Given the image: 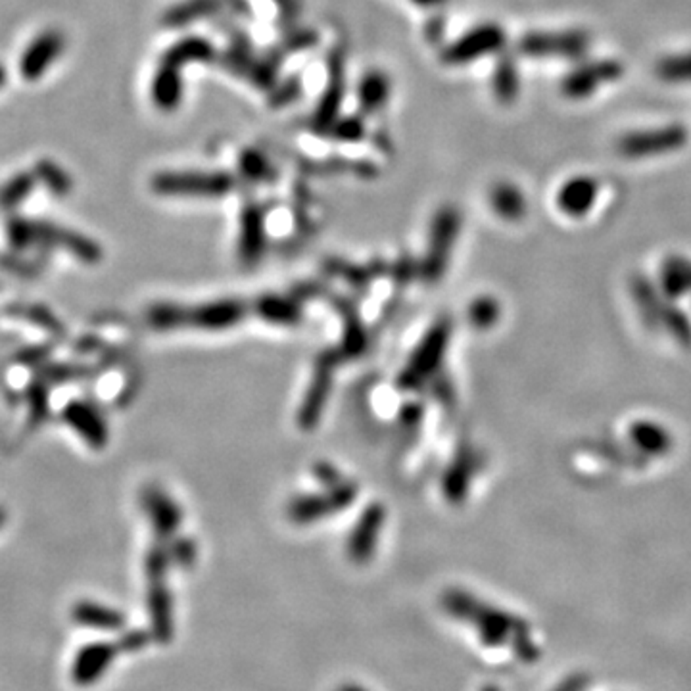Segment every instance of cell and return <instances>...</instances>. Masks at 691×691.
Returning <instances> with one entry per match:
<instances>
[{"label":"cell","instance_id":"obj_6","mask_svg":"<svg viewBox=\"0 0 691 691\" xmlns=\"http://www.w3.org/2000/svg\"><path fill=\"white\" fill-rule=\"evenodd\" d=\"M459 231V213L453 208L440 210L431 231V246L425 261V279L436 282L448 267L451 248Z\"/></svg>","mask_w":691,"mask_h":691},{"label":"cell","instance_id":"obj_17","mask_svg":"<svg viewBox=\"0 0 691 691\" xmlns=\"http://www.w3.org/2000/svg\"><path fill=\"white\" fill-rule=\"evenodd\" d=\"M492 208L499 217L507 219V222H516L526 212V202L523 193L511 183H499L492 188L490 194Z\"/></svg>","mask_w":691,"mask_h":691},{"label":"cell","instance_id":"obj_18","mask_svg":"<svg viewBox=\"0 0 691 691\" xmlns=\"http://www.w3.org/2000/svg\"><path fill=\"white\" fill-rule=\"evenodd\" d=\"M152 97L160 108L171 109L181 99V80L179 70L171 64H162V68L156 73V80L152 83Z\"/></svg>","mask_w":691,"mask_h":691},{"label":"cell","instance_id":"obj_27","mask_svg":"<svg viewBox=\"0 0 691 691\" xmlns=\"http://www.w3.org/2000/svg\"><path fill=\"white\" fill-rule=\"evenodd\" d=\"M665 287L678 292L691 287V261L686 258H670L665 265Z\"/></svg>","mask_w":691,"mask_h":691},{"label":"cell","instance_id":"obj_8","mask_svg":"<svg viewBox=\"0 0 691 691\" xmlns=\"http://www.w3.org/2000/svg\"><path fill=\"white\" fill-rule=\"evenodd\" d=\"M357 490L354 484H336L335 488L325 496H308L296 499L290 506V518L298 525L317 521L321 516L336 513L348 507L355 499Z\"/></svg>","mask_w":691,"mask_h":691},{"label":"cell","instance_id":"obj_2","mask_svg":"<svg viewBox=\"0 0 691 691\" xmlns=\"http://www.w3.org/2000/svg\"><path fill=\"white\" fill-rule=\"evenodd\" d=\"M689 133L684 125H665V128L655 129H641L632 131L620 137L619 140V152L624 158L630 160H641L651 158V156H661L667 152L680 150L687 145Z\"/></svg>","mask_w":691,"mask_h":691},{"label":"cell","instance_id":"obj_23","mask_svg":"<svg viewBox=\"0 0 691 691\" xmlns=\"http://www.w3.org/2000/svg\"><path fill=\"white\" fill-rule=\"evenodd\" d=\"M657 75L667 83H691V52L663 58L657 64Z\"/></svg>","mask_w":691,"mask_h":691},{"label":"cell","instance_id":"obj_33","mask_svg":"<svg viewBox=\"0 0 691 691\" xmlns=\"http://www.w3.org/2000/svg\"><path fill=\"white\" fill-rule=\"evenodd\" d=\"M336 691H371L369 687H365L364 684H357V682H346L342 684L340 687H336Z\"/></svg>","mask_w":691,"mask_h":691},{"label":"cell","instance_id":"obj_36","mask_svg":"<svg viewBox=\"0 0 691 691\" xmlns=\"http://www.w3.org/2000/svg\"><path fill=\"white\" fill-rule=\"evenodd\" d=\"M3 81H5V70L0 68V85H3Z\"/></svg>","mask_w":691,"mask_h":691},{"label":"cell","instance_id":"obj_30","mask_svg":"<svg viewBox=\"0 0 691 691\" xmlns=\"http://www.w3.org/2000/svg\"><path fill=\"white\" fill-rule=\"evenodd\" d=\"M241 167L244 175H248L250 179H267L271 173L270 166H267V162L256 152H246L241 160Z\"/></svg>","mask_w":691,"mask_h":691},{"label":"cell","instance_id":"obj_20","mask_svg":"<svg viewBox=\"0 0 691 691\" xmlns=\"http://www.w3.org/2000/svg\"><path fill=\"white\" fill-rule=\"evenodd\" d=\"M342 100V64L340 60H333V80L328 85L325 97L319 102L317 114H316V125L319 128H327L336 116V109Z\"/></svg>","mask_w":691,"mask_h":691},{"label":"cell","instance_id":"obj_21","mask_svg":"<svg viewBox=\"0 0 691 691\" xmlns=\"http://www.w3.org/2000/svg\"><path fill=\"white\" fill-rule=\"evenodd\" d=\"M68 419L77 431H80L87 440H90V442L104 444L106 431L100 417L94 413V410H89V407H83V405H73L68 412Z\"/></svg>","mask_w":691,"mask_h":691},{"label":"cell","instance_id":"obj_35","mask_svg":"<svg viewBox=\"0 0 691 691\" xmlns=\"http://www.w3.org/2000/svg\"><path fill=\"white\" fill-rule=\"evenodd\" d=\"M480 691H501L497 686H494V684H488V686H484Z\"/></svg>","mask_w":691,"mask_h":691},{"label":"cell","instance_id":"obj_25","mask_svg":"<svg viewBox=\"0 0 691 691\" xmlns=\"http://www.w3.org/2000/svg\"><path fill=\"white\" fill-rule=\"evenodd\" d=\"M210 52H212V49L206 41L188 39V41H183V43L173 46L171 51H167L164 62L166 64L179 68V66L186 64L188 60H202V58L210 56Z\"/></svg>","mask_w":691,"mask_h":691},{"label":"cell","instance_id":"obj_10","mask_svg":"<svg viewBox=\"0 0 691 691\" xmlns=\"http://www.w3.org/2000/svg\"><path fill=\"white\" fill-rule=\"evenodd\" d=\"M384 518H386V511L379 504L369 506L364 511V515L359 516V521L355 528L352 530V536L348 540V557L354 563L364 564L373 557L376 542H379L381 528L384 525Z\"/></svg>","mask_w":691,"mask_h":691},{"label":"cell","instance_id":"obj_34","mask_svg":"<svg viewBox=\"0 0 691 691\" xmlns=\"http://www.w3.org/2000/svg\"><path fill=\"white\" fill-rule=\"evenodd\" d=\"M415 3H419V5H425V6H431V5H438V3H442V0H415Z\"/></svg>","mask_w":691,"mask_h":691},{"label":"cell","instance_id":"obj_11","mask_svg":"<svg viewBox=\"0 0 691 691\" xmlns=\"http://www.w3.org/2000/svg\"><path fill=\"white\" fill-rule=\"evenodd\" d=\"M246 311H248V306L239 300L212 302L194 309H185V327L222 331V328L237 325L246 316Z\"/></svg>","mask_w":691,"mask_h":691},{"label":"cell","instance_id":"obj_9","mask_svg":"<svg viewBox=\"0 0 691 691\" xmlns=\"http://www.w3.org/2000/svg\"><path fill=\"white\" fill-rule=\"evenodd\" d=\"M504 44V29L497 25H482L461 37L458 43H453L444 52V60L448 64H469L470 60L490 52H497Z\"/></svg>","mask_w":691,"mask_h":691},{"label":"cell","instance_id":"obj_13","mask_svg":"<svg viewBox=\"0 0 691 691\" xmlns=\"http://www.w3.org/2000/svg\"><path fill=\"white\" fill-rule=\"evenodd\" d=\"M598 191L600 186L595 179L588 175L573 177L561 186V191L557 194V206L567 215L580 217L593 206Z\"/></svg>","mask_w":691,"mask_h":691},{"label":"cell","instance_id":"obj_14","mask_svg":"<svg viewBox=\"0 0 691 691\" xmlns=\"http://www.w3.org/2000/svg\"><path fill=\"white\" fill-rule=\"evenodd\" d=\"M62 46H64V39L56 31H49V33L41 35L31 44L22 60V71L25 80H37L62 52Z\"/></svg>","mask_w":691,"mask_h":691},{"label":"cell","instance_id":"obj_3","mask_svg":"<svg viewBox=\"0 0 691 691\" xmlns=\"http://www.w3.org/2000/svg\"><path fill=\"white\" fill-rule=\"evenodd\" d=\"M622 73L624 66L619 60H595L564 75L561 92L571 100H582L592 97L600 87L619 81Z\"/></svg>","mask_w":691,"mask_h":691},{"label":"cell","instance_id":"obj_4","mask_svg":"<svg viewBox=\"0 0 691 691\" xmlns=\"http://www.w3.org/2000/svg\"><path fill=\"white\" fill-rule=\"evenodd\" d=\"M152 186L160 194L222 196L232 185L225 173H162Z\"/></svg>","mask_w":691,"mask_h":691},{"label":"cell","instance_id":"obj_7","mask_svg":"<svg viewBox=\"0 0 691 691\" xmlns=\"http://www.w3.org/2000/svg\"><path fill=\"white\" fill-rule=\"evenodd\" d=\"M590 39L582 31H563V33H528L518 43V49L526 56H559L578 58L588 51Z\"/></svg>","mask_w":691,"mask_h":691},{"label":"cell","instance_id":"obj_12","mask_svg":"<svg viewBox=\"0 0 691 691\" xmlns=\"http://www.w3.org/2000/svg\"><path fill=\"white\" fill-rule=\"evenodd\" d=\"M333 367H335V361L328 355H323L317 369H316V374H313V381H311V386L308 390L306 402L300 410L302 429H313L317 425V421L321 417V412H323V407H325L327 398H328V392H331Z\"/></svg>","mask_w":691,"mask_h":691},{"label":"cell","instance_id":"obj_19","mask_svg":"<svg viewBox=\"0 0 691 691\" xmlns=\"http://www.w3.org/2000/svg\"><path fill=\"white\" fill-rule=\"evenodd\" d=\"M256 311L260 316L275 325H296L302 317L300 306L280 296H265L258 302Z\"/></svg>","mask_w":691,"mask_h":691},{"label":"cell","instance_id":"obj_32","mask_svg":"<svg viewBox=\"0 0 691 691\" xmlns=\"http://www.w3.org/2000/svg\"><path fill=\"white\" fill-rule=\"evenodd\" d=\"M317 477H319V480H325V484H328V486L340 484L338 473H336V470L331 465H327V463L317 467Z\"/></svg>","mask_w":691,"mask_h":691},{"label":"cell","instance_id":"obj_22","mask_svg":"<svg viewBox=\"0 0 691 691\" xmlns=\"http://www.w3.org/2000/svg\"><path fill=\"white\" fill-rule=\"evenodd\" d=\"M518 87H521V83H518V73L513 60L504 58L494 71V92L497 100L506 104L513 102L518 94Z\"/></svg>","mask_w":691,"mask_h":691},{"label":"cell","instance_id":"obj_15","mask_svg":"<svg viewBox=\"0 0 691 691\" xmlns=\"http://www.w3.org/2000/svg\"><path fill=\"white\" fill-rule=\"evenodd\" d=\"M241 260L248 265L258 263L263 252V215L256 206L242 212L241 222Z\"/></svg>","mask_w":691,"mask_h":691},{"label":"cell","instance_id":"obj_1","mask_svg":"<svg viewBox=\"0 0 691 691\" xmlns=\"http://www.w3.org/2000/svg\"><path fill=\"white\" fill-rule=\"evenodd\" d=\"M442 607L450 617L473 626L482 646L511 649L525 663H534L540 657L528 624L511 612L484 603L465 590H448L442 595Z\"/></svg>","mask_w":691,"mask_h":691},{"label":"cell","instance_id":"obj_31","mask_svg":"<svg viewBox=\"0 0 691 691\" xmlns=\"http://www.w3.org/2000/svg\"><path fill=\"white\" fill-rule=\"evenodd\" d=\"M336 135H340L346 140H355L361 135V125L357 119H348L336 129Z\"/></svg>","mask_w":691,"mask_h":691},{"label":"cell","instance_id":"obj_26","mask_svg":"<svg viewBox=\"0 0 691 691\" xmlns=\"http://www.w3.org/2000/svg\"><path fill=\"white\" fill-rule=\"evenodd\" d=\"M213 8H215L213 0H186L185 5L175 6L167 14V24L183 25L196 18H202L204 14H210Z\"/></svg>","mask_w":691,"mask_h":691},{"label":"cell","instance_id":"obj_5","mask_svg":"<svg viewBox=\"0 0 691 691\" xmlns=\"http://www.w3.org/2000/svg\"><path fill=\"white\" fill-rule=\"evenodd\" d=\"M448 340H450V323L440 321L425 336V340L419 344L417 352L413 354L412 361L407 364L405 371L400 376V386L415 388L421 384L422 379H427L432 371H436L440 361H442Z\"/></svg>","mask_w":691,"mask_h":691},{"label":"cell","instance_id":"obj_24","mask_svg":"<svg viewBox=\"0 0 691 691\" xmlns=\"http://www.w3.org/2000/svg\"><path fill=\"white\" fill-rule=\"evenodd\" d=\"M388 97V81L381 73L367 75L359 87V104L365 112H376Z\"/></svg>","mask_w":691,"mask_h":691},{"label":"cell","instance_id":"obj_16","mask_svg":"<svg viewBox=\"0 0 691 691\" xmlns=\"http://www.w3.org/2000/svg\"><path fill=\"white\" fill-rule=\"evenodd\" d=\"M147 511L152 516V523L156 525V530L164 536L173 534L177 530L181 523V511L173 504V499L167 497L162 490H148L145 496Z\"/></svg>","mask_w":691,"mask_h":691},{"label":"cell","instance_id":"obj_28","mask_svg":"<svg viewBox=\"0 0 691 691\" xmlns=\"http://www.w3.org/2000/svg\"><path fill=\"white\" fill-rule=\"evenodd\" d=\"M467 465H469L467 459L458 461L448 470V477L444 478V494L451 501H459L467 494V484H469V469H467Z\"/></svg>","mask_w":691,"mask_h":691},{"label":"cell","instance_id":"obj_29","mask_svg":"<svg viewBox=\"0 0 691 691\" xmlns=\"http://www.w3.org/2000/svg\"><path fill=\"white\" fill-rule=\"evenodd\" d=\"M497 313L499 308L494 300H490V298H480V300L470 306L469 317L475 327H490L497 319Z\"/></svg>","mask_w":691,"mask_h":691}]
</instances>
